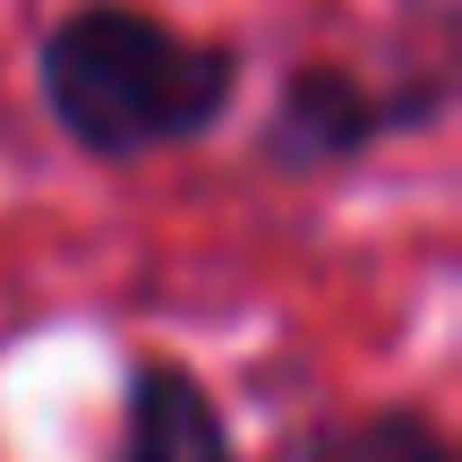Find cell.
Here are the masks:
<instances>
[{
  "instance_id": "cell-2",
  "label": "cell",
  "mask_w": 462,
  "mask_h": 462,
  "mask_svg": "<svg viewBox=\"0 0 462 462\" xmlns=\"http://www.w3.org/2000/svg\"><path fill=\"white\" fill-rule=\"evenodd\" d=\"M120 462H231L223 429H215V402L189 377H171V368H146L137 377V411H129V454Z\"/></svg>"
},
{
  "instance_id": "cell-3",
  "label": "cell",
  "mask_w": 462,
  "mask_h": 462,
  "mask_svg": "<svg viewBox=\"0 0 462 462\" xmlns=\"http://www.w3.org/2000/svg\"><path fill=\"white\" fill-rule=\"evenodd\" d=\"M282 129H300V146H343V137H360V112H351L343 86H317V78H309Z\"/></svg>"
},
{
  "instance_id": "cell-1",
  "label": "cell",
  "mask_w": 462,
  "mask_h": 462,
  "mask_svg": "<svg viewBox=\"0 0 462 462\" xmlns=\"http://www.w3.org/2000/svg\"><path fill=\"white\" fill-rule=\"evenodd\" d=\"M43 95L86 146L129 154V146H163V137H198L223 112L231 69L223 51L180 43L154 17L86 9L43 43Z\"/></svg>"
}]
</instances>
